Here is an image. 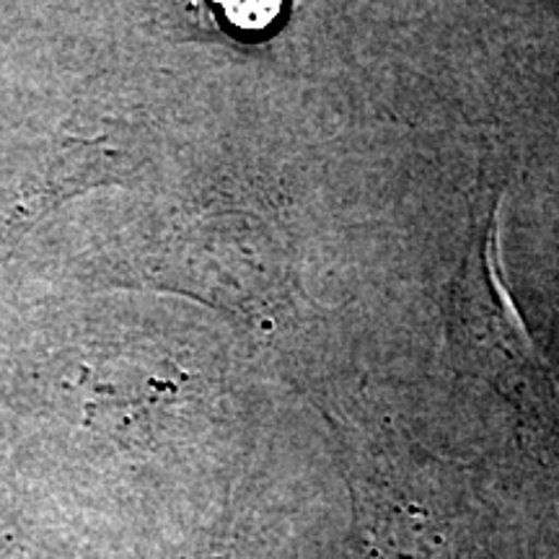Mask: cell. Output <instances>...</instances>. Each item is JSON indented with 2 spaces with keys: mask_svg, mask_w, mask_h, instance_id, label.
Listing matches in <instances>:
<instances>
[{
  "mask_svg": "<svg viewBox=\"0 0 559 559\" xmlns=\"http://www.w3.org/2000/svg\"><path fill=\"white\" fill-rule=\"evenodd\" d=\"M223 16L241 32H262L277 19L283 0H218Z\"/></svg>",
  "mask_w": 559,
  "mask_h": 559,
  "instance_id": "3957f363",
  "label": "cell"
},
{
  "mask_svg": "<svg viewBox=\"0 0 559 559\" xmlns=\"http://www.w3.org/2000/svg\"><path fill=\"white\" fill-rule=\"evenodd\" d=\"M453 306L461 330L487 345L495 337L502 345L521 342L519 321L513 317V306L506 298L498 270V210L489 215L479 239L466 254L464 270L453 285Z\"/></svg>",
  "mask_w": 559,
  "mask_h": 559,
  "instance_id": "7a4b0ae2",
  "label": "cell"
},
{
  "mask_svg": "<svg viewBox=\"0 0 559 559\" xmlns=\"http://www.w3.org/2000/svg\"><path fill=\"white\" fill-rule=\"evenodd\" d=\"M128 171L130 156L117 145H111L107 135L62 138L47 160L45 171H41L39 185H32L24 200H19V205L5 218V226L0 230V243L16 241L62 198L86 192L94 185L124 177Z\"/></svg>",
  "mask_w": 559,
  "mask_h": 559,
  "instance_id": "6da1fadb",
  "label": "cell"
}]
</instances>
